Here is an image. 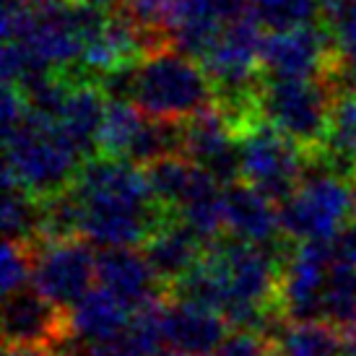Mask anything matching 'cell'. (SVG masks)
Masks as SVG:
<instances>
[{
    "label": "cell",
    "mask_w": 356,
    "mask_h": 356,
    "mask_svg": "<svg viewBox=\"0 0 356 356\" xmlns=\"http://www.w3.org/2000/svg\"><path fill=\"white\" fill-rule=\"evenodd\" d=\"M65 73L70 76V83L65 91V99L58 109L55 125L89 161V159L99 156L97 138H99V128L104 112H107L109 97L97 81L76 76L73 70H65Z\"/></svg>",
    "instance_id": "9a60e30c"
},
{
    "label": "cell",
    "mask_w": 356,
    "mask_h": 356,
    "mask_svg": "<svg viewBox=\"0 0 356 356\" xmlns=\"http://www.w3.org/2000/svg\"><path fill=\"white\" fill-rule=\"evenodd\" d=\"M276 206V200L263 195L245 179L232 182L224 193V232L229 237L263 245V248H289L291 239L284 234L281 211Z\"/></svg>",
    "instance_id": "7c38bea8"
},
{
    "label": "cell",
    "mask_w": 356,
    "mask_h": 356,
    "mask_svg": "<svg viewBox=\"0 0 356 356\" xmlns=\"http://www.w3.org/2000/svg\"><path fill=\"white\" fill-rule=\"evenodd\" d=\"M237 143L242 179L276 203L297 190L312 156L263 118L242 130Z\"/></svg>",
    "instance_id": "8992f818"
},
{
    "label": "cell",
    "mask_w": 356,
    "mask_h": 356,
    "mask_svg": "<svg viewBox=\"0 0 356 356\" xmlns=\"http://www.w3.org/2000/svg\"><path fill=\"white\" fill-rule=\"evenodd\" d=\"M3 338L6 343H37L58 348L68 338L65 309L42 297L31 284L13 294H6Z\"/></svg>",
    "instance_id": "4fadbf2b"
},
{
    "label": "cell",
    "mask_w": 356,
    "mask_h": 356,
    "mask_svg": "<svg viewBox=\"0 0 356 356\" xmlns=\"http://www.w3.org/2000/svg\"><path fill=\"white\" fill-rule=\"evenodd\" d=\"M143 122H146V112L133 99H109L104 120H102L99 138H97L99 156L128 159Z\"/></svg>",
    "instance_id": "44dd1931"
},
{
    "label": "cell",
    "mask_w": 356,
    "mask_h": 356,
    "mask_svg": "<svg viewBox=\"0 0 356 356\" xmlns=\"http://www.w3.org/2000/svg\"><path fill=\"white\" fill-rule=\"evenodd\" d=\"M34 3H70V0H34Z\"/></svg>",
    "instance_id": "836d02e7"
},
{
    "label": "cell",
    "mask_w": 356,
    "mask_h": 356,
    "mask_svg": "<svg viewBox=\"0 0 356 356\" xmlns=\"http://www.w3.org/2000/svg\"><path fill=\"white\" fill-rule=\"evenodd\" d=\"M6 167L3 185H19L37 198H50L68 190L86 156L70 143L55 120L29 112L26 120L13 130L3 133Z\"/></svg>",
    "instance_id": "7a4b0ae2"
},
{
    "label": "cell",
    "mask_w": 356,
    "mask_h": 356,
    "mask_svg": "<svg viewBox=\"0 0 356 356\" xmlns=\"http://www.w3.org/2000/svg\"><path fill=\"white\" fill-rule=\"evenodd\" d=\"M325 24L338 52V73L356 81V0H338L325 8Z\"/></svg>",
    "instance_id": "484cf974"
},
{
    "label": "cell",
    "mask_w": 356,
    "mask_h": 356,
    "mask_svg": "<svg viewBox=\"0 0 356 356\" xmlns=\"http://www.w3.org/2000/svg\"><path fill=\"white\" fill-rule=\"evenodd\" d=\"M31 268H34V248L29 242L8 239L0 250V284L3 294H13L31 284Z\"/></svg>",
    "instance_id": "4316f807"
},
{
    "label": "cell",
    "mask_w": 356,
    "mask_h": 356,
    "mask_svg": "<svg viewBox=\"0 0 356 356\" xmlns=\"http://www.w3.org/2000/svg\"><path fill=\"white\" fill-rule=\"evenodd\" d=\"M273 341L266 333L257 330H239L234 327L232 333L224 336V341L213 348L211 356H273Z\"/></svg>",
    "instance_id": "f1b7e54d"
},
{
    "label": "cell",
    "mask_w": 356,
    "mask_h": 356,
    "mask_svg": "<svg viewBox=\"0 0 356 356\" xmlns=\"http://www.w3.org/2000/svg\"><path fill=\"white\" fill-rule=\"evenodd\" d=\"M206 248V239L200 237L195 229H190L179 216L167 218L143 242V252H146L151 268L156 270L159 281L164 284L167 291L198 266Z\"/></svg>",
    "instance_id": "2e32d148"
},
{
    "label": "cell",
    "mask_w": 356,
    "mask_h": 356,
    "mask_svg": "<svg viewBox=\"0 0 356 356\" xmlns=\"http://www.w3.org/2000/svg\"><path fill=\"white\" fill-rule=\"evenodd\" d=\"M224 193L227 185H221L211 172L198 167L177 206V216L206 242H213L224 234Z\"/></svg>",
    "instance_id": "d6986e66"
},
{
    "label": "cell",
    "mask_w": 356,
    "mask_h": 356,
    "mask_svg": "<svg viewBox=\"0 0 356 356\" xmlns=\"http://www.w3.org/2000/svg\"><path fill=\"white\" fill-rule=\"evenodd\" d=\"M159 325L164 346L185 356H211L232 327L216 307L172 297L169 291L159 307Z\"/></svg>",
    "instance_id": "30bf717a"
},
{
    "label": "cell",
    "mask_w": 356,
    "mask_h": 356,
    "mask_svg": "<svg viewBox=\"0 0 356 356\" xmlns=\"http://www.w3.org/2000/svg\"><path fill=\"white\" fill-rule=\"evenodd\" d=\"M143 169L149 175L151 190H154V198L159 200V206L177 213L179 200L185 195V190L190 188L198 164L190 161L185 154H169V156H161L146 164Z\"/></svg>",
    "instance_id": "d4e9b609"
},
{
    "label": "cell",
    "mask_w": 356,
    "mask_h": 356,
    "mask_svg": "<svg viewBox=\"0 0 356 356\" xmlns=\"http://www.w3.org/2000/svg\"><path fill=\"white\" fill-rule=\"evenodd\" d=\"M81 206V237L94 248H138L175 211L159 206L146 169L128 159L94 156L70 185Z\"/></svg>",
    "instance_id": "6da1fadb"
},
{
    "label": "cell",
    "mask_w": 356,
    "mask_h": 356,
    "mask_svg": "<svg viewBox=\"0 0 356 356\" xmlns=\"http://www.w3.org/2000/svg\"><path fill=\"white\" fill-rule=\"evenodd\" d=\"M133 320V309L122 305L112 291L97 286L86 291L73 307L65 309L68 338L76 341H109L125 333Z\"/></svg>",
    "instance_id": "e0dca14e"
},
{
    "label": "cell",
    "mask_w": 356,
    "mask_h": 356,
    "mask_svg": "<svg viewBox=\"0 0 356 356\" xmlns=\"http://www.w3.org/2000/svg\"><path fill=\"white\" fill-rule=\"evenodd\" d=\"M338 86L333 76L320 79H266L260 89V115L307 154L323 149Z\"/></svg>",
    "instance_id": "5b68a950"
},
{
    "label": "cell",
    "mask_w": 356,
    "mask_h": 356,
    "mask_svg": "<svg viewBox=\"0 0 356 356\" xmlns=\"http://www.w3.org/2000/svg\"><path fill=\"white\" fill-rule=\"evenodd\" d=\"M315 156L343 177L356 175V89H338L325 143Z\"/></svg>",
    "instance_id": "ffe728a7"
},
{
    "label": "cell",
    "mask_w": 356,
    "mask_h": 356,
    "mask_svg": "<svg viewBox=\"0 0 356 356\" xmlns=\"http://www.w3.org/2000/svg\"><path fill=\"white\" fill-rule=\"evenodd\" d=\"M97 284L112 291L133 312L167 294L146 252L136 248H107L97 255Z\"/></svg>",
    "instance_id": "5bb4252c"
},
{
    "label": "cell",
    "mask_w": 356,
    "mask_h": 356,
    "mask_svg": "<svg viewBox=\"0 0 356 356\" xmlns=\"http://www.w3.org/2000/svg\"><path fill=\"white\" fill-rule=\"evenodd\" d=\"M3 356H58L52 346H37V343H6Z\"/></svg>",
    "instance_id": "4dcf8cb0"
},
{
    "label": "cell",
    "mask_w": 356,
    "mask_h": 356,
    "mask_svg": "<svg viewBox=\"0 0 356 356\" xmlns=\"http://www.w3.org/2000/svg\"><path fill=\"white\" fill-rule=\"evenodd\" d=\"M130 99L149 118L185 122L213 104V83L198 58L167 44L136 65Z\"/></svg>",
    "instance_id": "3957f363"
},
{
    "label": "cell",
    "mask_w": 356,
    "mask_h": 356,
    "mask_svg": "<svg viewBox=\"0 0 356 356\" xmlns=\"http://www.w3.org/2000/svg\"><path fill=\"white\" fill-rule=\"evenodd\" d=\"M273 356H281V354H273Z\"/></svg>",
    "instance_id": "e575fe53"
},
{
    "label": "cell",
    "mask_w": 356,
    "mask_h": 356,
    "mask_svg": "<svg viewBox=\"0 0 356 356\" xmlns=\"http://www.w3.org/2000/svg\"><path fill=\"white\" fill-rule=\"evenodd\" d=\"M323 320L343 330L356 325V263L333 260L323 291Z\"/></svg>",
    "instance_id": "cb8c5ba5"
},
{
    "label": "cell",
    "mask_w": 356,
    "mask_h": 356,
    "mask_svg": "<svg viewBox=\"0 0 356 356\" xmlns=\"http://www.w3.org/2000/svg\"><path fill=\"white\" fill-rule=\"evenodd\" d=\"M333 266L330 242L305 239L289 248L278 276V309L286 320L323 317V291Z\"/></svg>",
    "instance_id": "9c48e42d"
},
{
    "label": "cell",
    "mask_w": 356,
    "mask_h": 356,
    "mask_svg": "<svg viewBox=\"0 0 356 356\" xmlns=\"http://www.w3.org/2000/svg\"><path fill=\"white\" fill-rule=\"evenodd\" d=\"M330 250H333V260L356 263V218H351L346 229L330 242Z\"/></svg>",
    "instance_id": "f546056e"
},
{
    "label": "cell",
    "mask_w": 356,
    "mask_h": 356,
    "mask_svg": "<svg viewBox=\"0 0 356 356\" xmlns=\"http://www.w3.org/2000/svg\"><path fill=\"white\" fill-rule=\"evenodd\" d=\"M320 3H323V8H330V6H333V3H338V0H320Z\"/></svg>",
    "instance_id": "d6a6232c"
},
{
    "label": "cell",
    "mask_w": 356,
    "mask_h": 356,
    "mask_svg": "<svg viewBox=\"0 0 356 356\" xmlns=\"http://www.w3.org/2000/svg\"><path fill=\"white\" fill-rule=\"evenodd\" d=\"M31 286L60 309H68L97 286V255L86 237H63L31 245Z\"/></svg>",
    "instance_id": "52a82bcc"
},
{
    "label": "cell",
    "mask_w": 356,
    "mask_h": 356,
    "mask_svg": "<svg viewBox=\"0 0 356 356\" xmlns=\"http://www.w3.org/2000/svg\"><path fill=\"white\" fill-rule=\"evenodd\" d=\"M182 154L211 172L221 185H232L242 179L237 133L232 130L216 104L206 107L195 118L185 120Z\"/></svg>",
    "instance_id": "8fae6325"
},
{
    "label": "cell",
    "mask_w": 356,
    "mask_h": 356,
    "mask_svg": "<svg viewBox=\"0 0 356 356\" xmlns=\"http://www.w3.org/2000/svg\"><path fill=\"white\" fill-rule=\"evenodd\" d=\"M273 348L281 356H346L348 338L343 327L323 317L281 320L273 330Z\"/></svg>",
    "instance_id": "ac0fdd59"
},
{
    "label": "cell",
    "mask_w": 356,
    "mask_h": 356,
    "mask_svg": "<svg viewBox=\"0 0 356 356\" xmlns=\"http://www.w3.org/2000/svg\"><path fill=\"white\" fill-rule=\"evenodd\" d=\"M0 224H3V234L8 239L34 245L40 239L42 227V198L19 185H3Z\"/></svg>",
    "instance_id": "7402d4cb"
},
{
    "label": "cell",
    "mask_w": 356,
    "mask_h": 356,
    "mask_svg": "<svg viewBox=\"0 0 356 356\" xmlns=\"http://www.w3.org/2000/svg\"><path fill=\"white\" fill-rule=\"evenodd\" d=\"M348 190H351V211H354V218H356V175L348 177Z\"/></svg>",
    "instance_id": "1f68e13d"
},
{
    "label": "cell",
    "mask_w": 356,
    "mask_h": 356,
    "mask_svg": "<svg viewBox=\"0 0 356 356\" xmlns=\"http://www.w3.org/2000/svg\"><path fill=\"white\" fill-rule=\"evenodd\" d=\"M281 227L291 242H333L354 218L348 177L330 169L320 156H309L297 190L278 203Z\"/></svg>",
    "instance_id": "277c9868"
},
{
    "label": "cell",
    "mask_w": 356,
    "mask_h": 356,
    "mask_svg": "<svg viewBox=\"0 0 356 356\" xmlns=\"http://www.w3.org/2000/svg\"><path fill=\"white\" fill-rule=\"evenodd\" d=\"M179 6L182 0H125L122 10L143 29L164 31L169 37V29L179 16Z\"/></svg>",
    "instance_id": "83f0119b"
},
{
    "label": "cell",
    "mask_w": 356,
    "mask_h": 356,
    "mask_svg": "<svg viewBox=\"0 0 356 356\" xmlns=\"http://www.w3.org/2000/svg\"><path fill=\"white\" fill-rule=\"evenodd\" d=\"M245 13L270 31L307 26L325 19V8L320 0H248Z\"/></svg>",
    "instance_id": "603a6c76"
},
{
    "label": "cell",
    "mask_w": 356,
    "mask_h": 356,
    "mask_svg": "<svg viewBox=\"0 0 356 356\" xmlns=\"http://www.w3.org/2000/svg\"><path fill=\"white\" fill-rule=\"evenodd\" d=\"M260 68L266 79H320L338 68V52L327 24L270 31L263 40Z\"/></svg>",
    "instance_id": "ba28073f"
}]
</instances>
